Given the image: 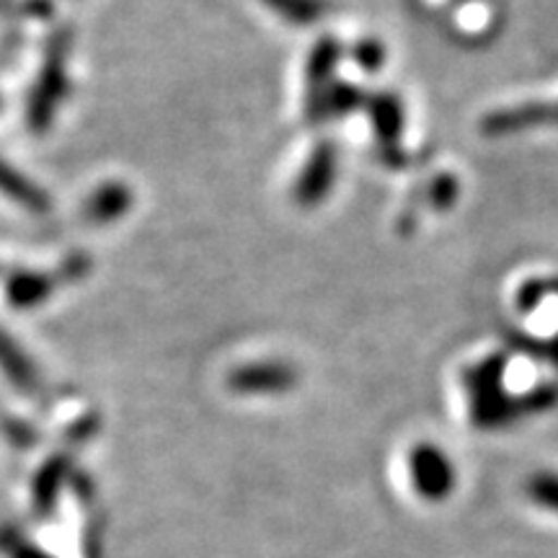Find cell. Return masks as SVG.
Returning <instances> with one entry per match:
<instances>
[{
  "label": "cell",
  "instance_id": "3957f363",
  "mask_svg": "<svg viewBox=\"0 0 558 558\" xmlns=\"http://www.w3.org/2000/svg\"><path fill=\"white\" fill-rule=\"evenodd\" d=\"M50 282H47V277H39V275H16L9 282V298L13 305H19V308H32V305L41 303V300H47L50 295Z\"/></svg>",
  "mask_w": 558,
  "mask_h": 558
},
{
  "label": "cell",
  "instance_id": "7a4b0ae2",
  "mask_svg": "<svg viewBox=\"0 0 558 558\" xmlns=\"http://www.w3.org/2000/svg\"><path fill=\"white\" fill-rule=\"evenodd\" d=\"M230 386L243 393H275V390H284L292 386V369L279 362H259V365L241 367L233 375Z\"/></svg>",
  "mask_w": 558,
  "mask_h": 558
},
{
  "label": "cell",
  "instance_id": "52a82bcc",
  "mask_svg": "<svg viewBox=\"0 0 558 558\" xmlns=\"http://www.w3.org/2000/svg\"><path fill=\"white\" fill-rule=\"evenodd\" d=\"M16 349L11 347V341H5L3 337H0V362H3L5 367H9V375L16 383H21L24 388H29L34 383V373L29 367V362H26L21 354H13Z\"/></svg>",
  "mask_w": 558,
  "mask_h": 558
},
{
  "label": "cell",
  "instance_id": "6da1fadb",
  "mask_svg": "<svg viewBox=\"0 0 558 558\" xmlns=\"http://www.w3.org/2000/svg\"><path fill=\"white\" fill-rule=\"evenodd\" d=\"M411 481H414L416 492L422 494L424 499L437 501L445 499L452 492V484H456V476H452L450 460L445 458L442 450L429 448V445H422L411 452Z\"/></svg>",
  "mask_w": 558,
  "mask_h": 558
},
{
  "label": "cell",
  "instance_id": "8992f818",
  "mask_svg": "<svg viewBox=\"0 0 558 558\" xmlns=\"http://www.w3.org/2000/svg\"><path fill=\"white\" fill-rule=\"evenodd\" d=\"M527 497L538 507L558 514V476L556 473H535L527 484Z\"/></svg>",
  "mask_w": 558,
  "mask_h": 558
},
{
  "label": "cell",
  "instance_id": "277c9868",
  "mask_svg": "<svg viewBox=\"0 0 558 558\" xmlns=\"http://www.w3.org/2000/svg\"><path fill=\"white\" fill-rule=\"evenodd\" d=\"M262 3L292 24H313L329 11L326 0H262Z\"/></svg>",
  "mask_w": 558,
  "mask_h": 558
},
{
  "label": "cell",
  "instance_id": "ba28073f",
  "mask_svg": "<svg viewBox=\"0 0 558 558\" xmlns=\"http://www.w3.org/2000/svg\"><path fill=\"white\" fill-rule=\"evenodd\" d=\"M360 65H365L367 70H373V68H378L380 65V60H383V50L378 45H375V41H365V45L360 47Z\"/></svg>",
  "mask_w": 558,
  "mask_h": 558
},
{
  "label": "cell",
  "instance_id": "5b68a950",
  "mask_svg": "<svg viewBox=\"0 0 558 558\" xmlns=\"http://www.w3.org/2000/svg\"><path fill=\"white\" fill-rule=\"evenodd\" d=\"M124 209H128V190H122L120 184H109L90 202V213L99 220L120 218Z\"/></svg>",
  "mask_w": 558,
  "mask_h": 558
}]
</instances>
